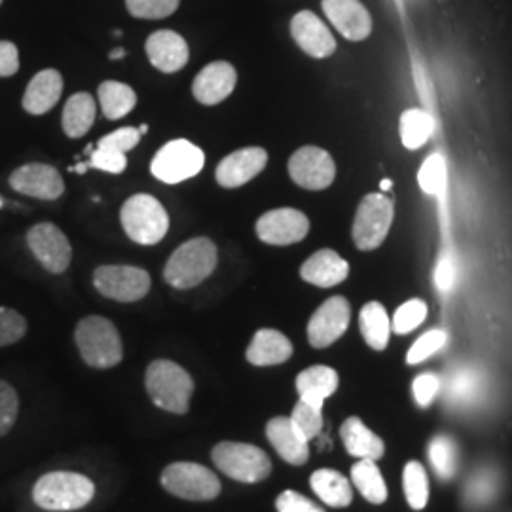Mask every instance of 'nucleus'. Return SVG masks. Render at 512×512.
<instances>
[{
    "instance_id": "23",
    "label": "nucleus",
    "mask_w": 512,
    "mask_h": 512,
    "mask_svg": "<svg viewBox=\"0 0 512 512\" xmlns=\"http://www.w3.org/2000/svg\"><path fill=\"white\" fill-rule=\"evenodd\" d=\"M63 93V76L55 69H44L29 82L23 95V109L33 116H42L54 109Z\"/></svg>"
},
{
    "instance_id": "31",
    "label": "nucleus",
    "mask_w": 512,
    "mask_h": 512,
    "mask_svg": "<svg viewBox=\"0 0 512 512\" xmlns=\"http://www.w3.org/2000/svg\"><path fill=\"white\" fill-rule=\"evenodd\" d=\"M99 105L107 120H120L137 105V95L128 84L107 80L99 86Z\"/></svg>"
},
{
    "instance_id": "12",
    "label": "nucleus",
    "mask_w": 512,
    "mask_h": 512,
    "mask_svg": "<svg viewBox=\"0 0 512 512\" xmlns=\"http://www.w3.org/2000/svg\"><path fill=\"white\" fill-rule=\"evenodd\" d=\"M289 175L306 190H325L334 183L336 165L327 150L319 147L298 148L289 160Z\"/></svg>"
},
{
    "instance_id": "26",
    "label": "nucleus",
    "mask_w": 512,
    "mask_h": 512,
    "mask_svg": "<svg viewBox=\"0 0 512 512\" xmlns=\"http://www.w3.org/2000/svg\"><path fill=\"white\" fill-rule=\"evenodd\" d=\"M340 437L353 458L372 459V461L384 458V440L374 435L359 418L346 420L340 429Z\"/></svg>"
},
{
    "instance_id": "46",
    "label": "nucleus",
    "mask_w": 512,
    "mask_h": 512,
    "mask_svg": "<svg viewBox=\"0 0 512 512\" xmlns=\"http://www.w3.org/2000/svg\"><path fill=\"white\" fill-rule=\"evenodd\" d=\"M440 382L439 378L431 372H425L420 374L414 384H412V391H414V399L416 403L420 404L421 408L429 406V404L435 401L437 393H439Z\"/></svg>"
},
{
    "instance_id": "20",
    "label": "nucleus",
    "mask_w": 512,
    "mask_h": 512,
    "mask_svg": "<svg viewBox=\"0 0 512 512\" xmlns=\"http://www.w3.org/2000/svg\"><path fill=\"white\" fill-rule=\"evenodd\" d=\"M145 48L150 63L162 73H179L190 57L186 40L175 31L152 33Z\"/></svg>"
},
{
    "instance_id": "41",
    "label": "nucleus",
    "mask_w": 512,
    "mask_h": 512,
    "mask_svg": "<svg viewBox=\"0 0 512 512\" xmlns=\"http://www.w3.org/2000/svg\"><path fill=\"white\" fill-rule=\"evenodd\" d=\"M27 332V321L23 315L10 308H0V348L19 342Z\"/></svg>"
},
{
    "instance_id": "24",
    "label": "nucleus",
    "mask_w": 512,
    "mask_h": 512,
    "mask_svg": "<svg viewBox=\"0 0 512 512\" xmlns=\"http://www.w3.org/2000/svg\"><path fill=\"white\" fill-rule=\"evenodd\" d=\"M293 355L291 340L279 330L260 329L247 348V361L255 366L281 365Z\"/></svg>"
},
{
    "instance_id": "37",
    "label": "nucleus",
    "mask_w": 512,
    "mask_h": 512,
    "mask_svg": "<svg viewBox=\"0 0 512 512\" xmlns=\"http://www.w3.org/2000/svg\"><path fill=\"white\" fill-rule=\"evenodd\" d=\"M181 0H126L128 12L133 18L164 19L177 12Z\"/></svg>"
},
{
    "instance_id": "54",
    "label": "nucleus",
    "mask_w": 512,
    "mask_h": 512,
    "mask_svg": "<svg viewBox=\"0 0 512 512\" xmlns=\"http://www.w3.org/2000/svg\"><path fill=\"white\" fill-rule=\"evenodd\" d=\"M0 4H2V0H0Z\"/></svg>"
},
{
    "instance_id": "16",
    "label": "nucleus",
    "mask_w": 512,
    "mask_h": 512,
    "mask_svg": "<svg viewBox=\"0 0 512 512\" xmlns=\"http://www.w3.org/2000/svg\"><path fill=\"white\" fill-rule=\"evenodd\" d=\"M268 165V152L264 148L249 147L236 150L220 160L217 183L222 188H239L253 181Z\"/></svg>"
},
{
    "instance_id": "11",
    "label": "nucleus",
    "mask_w": 512,
    "mask_h": 512,
    "mask_svg": "<svg viewBox=\"0 0 512 512\" xmlns=\"http://www.w3.org/2000/svg\"><path fill=\"white\" fill-rule=\"evenodd\" d=\"M27 245L38 262L50 274H63L73 258V249L67 236L52 224L40 222L27 232Z\"/></svg>"
},
{
    "instance_id": "49",
    "label": "nucleus",
    "mask_w": 512,
    "mask_h": 512,
    "mask_svg": "<svg viewBox=\"0 0 512 512\" xmlns=\"http://www.w3.org/2000/svg\"><path fill=\"white\" fill-rule=\"evenodd\" d=\"M124 55H126V50H124V48H116V50H112V52H110L109 57L112 61H118V59H122Z\"/></svg>"
},
{
    "instance_id": "48",
    "label": "nucleus",
    "mask_w": 512,
    "mask_h": 512,
    "mask_svg": "<svg viewBox=\"0 0 512 512\" xmlns=\"http://www.w3.org/2000/svg\"><path fill=\"white\" fill-rule=\"evenodd\" d=\"M454 279H456V266L452 262L450 256H442L440 258L437 272H435V281L442 293H448L454 287Z\"/></svg>"
},
{
    "instance_id": "36",
    "label": "nucleus",
    "mask_w": 512,
    "mask_h": 512,
    "mask_svg": "<svg viewBox=\"0 0 512 512\" xmlns=\"http://www.w3.org/2000/svg\"><path fill=\"white\" fill-rule=\"evenodd\" d=\"M291 421L304 439L313 440L323 431V406H315L300 399L294 406Z\"/></svg>"
},
{
    "instance_id": "6",
    "label": "nucleus",
    "mask_w": 512,
    "mask_h": 512,
    "mask_svg": "<svg viewBox=\"0 0 512 512\" xmlns=\"http://www.w3.org/2000/svg\"><path fill=\"white\" fill-rule=\"evenodd\" d=\"M211 458L224 475L243 484L262 482L272 473L268 454L245 442H220L213 448Z\"/></svg>"
},
{
    "instance_id": "5",
    "label": "nucleus",
    "mask_w": 512,
    "mask_h": 512,
    "mask_svg": "<svg viewBox=\"0 0 512 512\" xmlns=\"http://www.w3.org/2000/svg\"><path fill=\"white\" fill-rule=\"evenodd\" d=\"M120 220L129 239L139 245H156L169 230V215L164 205L150 194H135L122 205Z\"/></svg>"
},
{
    "instance_id": "9",
    "label": "nucleus",
    "mask_w": 512,
    "mask_h": 512,
    "mask_svg": "<svg viewBox=\"0 0 512 512\" xmlns=\"http://www.w3.org/2000/svg\"><path fill=\"white\" fill-rule=\"evenodd\" d=\"M393 202L385 198L384 194H368L359 205L357 215L353 220L351 236L361 251H374L378 249L393 222Z\"/></svg>"
},
{
    "instance_id": "7",
    "label": "nucleus",
    "mask_w": 512,
    "mask_h": 512,
    "mask_svg": "<svg viewBox=\"0 0 512 512\" xmlns=\"http://www.w3.org/2000/svg\"><path fill=\"white\" fill-rule=\"evenodd\" d=\"M162 486L169 494L186 501H211L219 497V476L198 463H171L162 473Z\"/></svg>"
},
{
    "instance_id": "39",
    "label": "nucleus",
    "mask_w": 512,
    "mask_h": 512,
    "mask_svg": "<svg viewBox=\"0 0 512 512\" xmlns=\"http://www.w3.org/2000/svg\"><path fill=\"white\" fill-rule=\"evenodd\" d=\"M427 317V304L423 300H408L399 310L395 311L393 317V330L397 334H408L414 329H418L421 323Z\"/></svg>"
},
{
    "instance_id": "25",
    "label": "nucleus",
    "mask_w": 512,
    "mask_h": 512,
    "mask_svg": "<svg viewBox=\"0 0 512 512\" xmlns=\"http://www.w3.org/2000/svg\"><path fill=\"white\" fill-rule=\"evenodd\" d=\"M338 384V372L330 366H311L300 372L296 378V389L300 399L315 406H323L325 401L334 395Z\"/></svg>"
},
{
    "instance_id": "44",
    "label": "nucleus",
    "mask_w": 512,
    "mask_h": 512,
    "mask_svg": "<svg viewBox=\"0 0 512 512\" xmlns=\"http://www.w3.org/2000/svg\"><path fill=\"white\" fill-rule=\"evenodd\" d=\"M141 137H143V133L139 131V128H120L105 135L103 139H99L97 147L112 148L116 152L128 154L129 150H133L139 145Z\"/></svg>"
},
{
    "instance_id": "33",
    "label": "nucleus",
    "mask_w": 512,
    "mask_h": 512,
    "mask_svg": "<svg viewBox=\"0 0 512 512\" xmlns=\"http://www.w3.org/2000/svg\"><path fill=\"white\" fill-rule=\"evenodd\" d=\"M458 456V446L450 437L439 435V437L431 440V444H429V459L433 463L435 473L442 480H450L452 476L456 475V471H458Z\"/></svg>"
},
{
    "instance_id": "53",
    "label": "nucleus",
    "mask_w": 512,
    "mask_h": 512,
    "mask_svg": "<svg viewBox=\"0 0 512 512\" xmlns=\"http://www.w3.org/2000/svg\"><path fill=\"white\" fill-rule=\"evenodd\" d=\"M0 207H2V198H0Z\"/></svg>"
},
{
    "instance_id": "51",
    "label": "nucleus",
    "mask_w": 512,
    "mask_h": 512,
    "mask_svg": "<svg viewBox=\"0 0 512 512\" xmlns=\"http://www.w3.org/2000/svg\"><path fill=\"white\" fill-rule=\"evenodd\" d=\"M391 186H393V183H391L389 179H384V181H382V184H380V188H382L384 192H387V190H391Z\"/></svg>"
},
{
    "instance_id": "29",
    "label": "nucleus",
    "mask_w": 512,
    "mask_h": 512,
    "mask_svg": "<svg viewBox=\"0 0 512 512\" xmlns=\"http://www.w3.org/2000/svg\"><path fill=\"white\" fill-rule=\"evenodd\" d=\"M359 327L366 344L376 351L387 348L389 334H391V321L380 302H368L359 315Z\"/></svg>"
},
{
    "instance_id": "14",
    "label": "nucleus",
    "mask_w": 512,
    "mask_h": 512,
    "mask_svg": "<svg viewBox=\"0 0 512 512\" xmlns=\"http://www.w3.org/2000/svg\"><path fill=\"white\" fill-rule=\"evenodd\" d=\"M351 306L344 296H332L311 315L308 340L313 348H329L349 327Z\"/></svg>"
},
{
    "instance_id": "27",
    "label": "nucleus",
    "mask_w": 512,
    "mask_h": 512,
    "mask_svg": "<svg viewBox=\"0 0 512 512\" xmlns=\"http://www.w3.org/2000/svg\"><path fill=\"white\" fill-rule=\"evenodd\" d=\"M310 484L315 495L334 509H344L353 501L351 482L338 471L319 469L311 475Z\"/></svg>"
},
{
    "instance_id": "50",
    "label": "nucleus",
    "mask_w": 512,
    "mask_h": 512,
    "mask_svg": "<svg viewBox=\"0 0 512 512\" xmlns=\"http://www.w3.org/2000/svg\"><path fill=\"white\" fill-rule=\"evenodd\" d=\"M88 167H90V165L80 164L76 165V167H71V171H78V173H86V171H88Z\"/></svg>"
},
{
    "instance_id": "10",
    "label": "nucleus",
    "mask_w": 512,
    "mask_h": 512,
    "mask_svg": "<svg viewBox=\"0 0 512 512\" xmlns=\"http://www.w3.org/2000/svg\"><path fill=\"white\" fill-rule=\"evenodd\" d=\"M93 285L105 298L116 302H137L150 291V275L135 266H99Z\"/></svg>"
},
{
    "instance_id": "21",
    "label": "nucleus",
    "mask_w": 512,
    "mask_h": 512,
    "mask_svg": "<svg viewBox=\"0 0 512 512\" xmlns=\"http://www.w3.org/2000/svg\"><path fill=\"white\" fill-rule=\"evenodd\" d=\"M349 275V264L332 249H321L311 255L300 268V277L321 289H330L346 281Z\"/></svg>"
},
{
    "instance_id": "45",
    "label": "nucleus",
    "mask_w": 512,
    "mask_h": 512,
    "mask_svg": "<svg viewBox=\"0 0 512 512\" xmlns=\"http://www.w3.org/2000/svg\"><path fill=\"white\" fill-rule=\"evenodd\" d=\"M277 512H325L319 505H315L306 495L287 490L277 497L275 501Z\"/></svg>"
},
{
    "instance_id": "3",
    "label": "nucleus",
    "mask_w": 512,
    "mask_h": 512,
    "mask_svg": "<svg viewBox=\"0 0 512 512\" xmlns=\"http://www.w3.org/2000/svg\"><path fill=\"white\" fill-rule=\"evenodd\" d=\"M147 391L152 403L171 414H186L194 393V382L183 366L158 359L147 370Z\"/></svg>"
},
{
    "instance_id": "1",
    "label": "nucleus",
    "mask_w": 512,
    "mask_h": 512,
    "mask_svg": "<svg viewBox=\"0 0 512 512\" xmlns=\"http://www.w3.org/2000/svg\"><path fill=\"white\" fill-rule=\"evenodd\" d=\"M219 264L217 245L209 238L183 243L165 264L164 279L175 289L186 291L203 283Z\"/></svg>"
},
{
    "instance_id": "40",
    "label": "nucleus",
    "mask_w": 512,
    "mask_h": 512,
    "mask_svg": "<svg viewBox=\"0 0 512 512\" xmlns=\"http://www.w3.org/2000/svg\"><path fill=\"white\" fill-rule=\"evenodd\" d=\"M497 476L492 471H478L471 482L469 488H465V497L471 505H486L494 499L497 494Z\"/></svg>"
},
{
    "instance_id": "35",
    "label": "nucleus",
    "mask_w": 512,
    "mask_h": 512,
    "mask_svg": "<svg viewBox=\"0 0 512 512\" xmlns=\"http://www.w3.org/2000/svg\"><path fill=\"white\" fill-rule=\"evenodd\" d=\"M446 181H448V169H446L444 156L431 154L421 165L420 175H418L421 190L431 196H439L446 188Z\"/></svg>"
},
{
    "instance_id": "34",
    "label": "nucleus",
    "mask_w": 512,
    "mask_h": 512,
    "mask_svg": "<svg viewBox=\"0 0 512 512\" xmlns=\"http://www.w3.org/2000/svg\"><path fill=\"white\" fill-rule=\"evenodd\" d=\"M404 494L406 501L414 511L425 509L429 501V478L423 469V465L418 461H410L404 467Z\"/></svg>"
},
{
    "instance_id": "52",
    "label": "nucleus",
    "mask_w": 512,
    "mask_h": 512,
    "mask_svg": "<svg viewBox=\"0 0 512 512\" xmlns=\"http://www.w3.org/2000/svg\"><path fill=\"white\" fill-rule=\"evenodd\" d=\"M139 131H141V133H143V135H145V133H147V131H148L147 124H143V126H141V128H139Z\"/></svg>"
},
{
    "instance_id": "15",
    "label": "nucleus",
    "mask_w": 512,
    "mask_h": 512,
    "mask_svg": "<svg viewBox=\"0 0 512 512\" xmlns=\"http://www.w3.org/2000/svg\"><path fill=\"white\" fill-rule=\"evenodd\" d=\"M10 186L19 194L44 202H54L65 192L63 177L48 164L21 165L10 175Z\"/></svg>"
},
{
    "instance_id": "13",
    "label": "nucleus",
    "mask_w": 512,
    "mask_h": 512,
    "mask_svg": "<svg viewBox=\"0 0 512 512\" xmlns=\"http://www.w3.org/2000/svg\"><path fill=\"white\" fill-rule=\"evenodd\" d=\"M310 232V220L308 217L291 207H281L274 209L266 215H262L256 222V236L260 241L268 245H293L308 236Z\"/></svg>"
},
{
    "instance_id": "2",
    "label": "nucleus",
    "mask_w": 512,
    "mask_h": 512,
    "mask_svg": "<svg viewBox=\"0 0 512 512\" xmlns=\"http://www.w3.org/2000/svg\"><path fill=\"white\" fill-rule=\"evenodd\" d=\"M95 495V486L88 476L71 471H54L38 478L33 499L44 511L69 512L84 509Z\"/></svg>"
},
{
    "instance_id": "30",
    "label": "nucleus",
    "mask_w": 512,
    "mask_h": 512,
    "mask_svg": "<svg viewBox=\"0 0 512 512\" xmlns=\"http://www.w3.org/2000/svg\"><path fill=\"white\" fill-rule=\"evenodd\" d=\"M351 482L363 494L366 501L374 505H382L387 499V484L376 461L372 459H359L351 467Z\"/></svg>"
},
{
    "instance_id": "18",
    "label": "nucleus",
    "mask_w": 512,
    "mask_h": 512,
    "mask_svg": "<svg viewBox=\"0 0 512 512\" xmlns=\"http://www.w3.org/2000/svg\"><path fill=\"white\" fill-rule=\"evenodd\" d=\"M238 73L226 61H215L203 67L194 78L192 93L202 105H219L230 93L236 90Z\"/></svg>"
},
{
    "instance_id": "47",
    "label": "nucleus",
    "mask_w": 512,
    "mask_h": 512,
    "mask_svg": "<svg viewBox=\"0 0 512 512\" xmlns=\"http://www.w3.org/2000/svg\"><path fill=\"white\" fill-rule=\"evenodd\" d=\"M19 71V52L16 44L0 40V78L14 76Z\"/></svg>"
},
{
    "instance_id": "42",
    "label": "nucleus",
    "mask_w": 512,
    "mask_h": 512,
    "mask_svg": "<svg viewBox=\"0 0 512 512\" xmlns=\"http://www.w3.org/2000/svg\"><path fill=\"white\" fill-rule=\"evenodd\" d=\"M19 399L16 389L0 380V437H4L18 420Z\"/></svg>"
},
{
    "instance_id": "32",
    "label": "nucleus",
    "mask_w": 512,
    "mask_h": 512,
    "mask_svg": "<svg viewBox=\"0 0 512 512\" xmlns=\"http://www.w3.org/2000/svg\"><path fill=\"white\" fill-rule=\"evenodd\" d=\"M435 131V120L425 110L410 109L401 116V139L408 150H418Z\"/></svg>"
},
{
    "instance_id": "8",
    "label": "nucleus",
    "mask_w": 512,
    "mask_h": 512,
    "mask_svg": "<svg viewBox=\"0 0 512 512\" xmlns=\"http://www.w3.org/2000/svg\"><path fill=\"white\" fill-rule=\"evenodd\" d=\"M205 165L202 148L186 139L169 141L160 148L150 164L152 175L165 184H179L196 177Z\"/></svg>"
},
{
    "instance_id": "28",
    "label": "nucleus",
    "mask_w": 512,
    "mask_h": 512,
    "mask_svg": "<svg viewBox=\"0 0 512 512\" xmlns=\"http://www.w3.org/2000/svg\"><path fill=\"white\" fill-rule=\"evenodd\" d=\"M97 105L90 93H74L63 109V131L71 139L84 137L95 122Z\"/></svg>"
},
{
    "instance_id": "43",
    "label": "nucleus",
    "mask_w": 512,
    "mask_h": 512,
    "mask_svg": "<svg viewBox=\"0 0 512 512\" xmlns=\"http://www.w3.org/2000/svg\"><path fill=\"white\" fill-rule=\"evenodd\" d=\"M90 167L105 171V173H112L118 175L122 171H126L128 167V158L122 152H116L112 148L95 147L90 158Z\"/></svg>"
},
{
    "instance_id": "38",
    "label": "nucleus",
    "mask_w": 512,
    "mask_h": 512,
    "mask_svg": "<svg viewBox=\"0 0 512 512\" xmlns=\"http://www.w3.org/2000/svg\"><path fill=\"white\" fill-rule=\"evenodd\" d=\"M446 340H448V334L444 330L435 329L425 332L408 351L406 363L408 365H420L425 359H429L433 353H437V351L444 348Z\"/></svg>"
},
{
    "instance_id": "17",
    "label": "nucleus",
    "mask_w": 512,
    "mask_h": 512,
    "mask_svg": "<svg viewBox=\"0 0 512 512\" xmlns=\"http://www.w3.org/2000/svg\"><path fill=\"white\" fill-rule=\"evenodd\" d=\"M323 12L336 31L351 42L370 37L372 18L359 0H323Z\"/></svg>"
},
{
    "instance_id": "22",
    "label": "nucleus",
    "mask_w": 512,
    "mask_h": 512,
    "mask_svg": "<svg viewBox=\"0 0 512 512\" xmlns=\"http://www.w3.org/2000/svg\"><path fill=\"white\" fill-rule=\"evenodd\" d=\"M266 435L275 452L291 465H304L310 458V440L293 425L291 418H274L266 425Z\"/></svg>"
},
{
    "instance_id": "4",
    "label": "nucleus",
    "mask_w": 512,
    "mask_h": 512,
    "mask_svg": "<svg viewBox=\"0 0 512 512\" xmlns=\"http://www.w3.org/2000/svg\"><path fill=\"white\" fill-rule=\"evenodd\" d=\"M74 340L82 359L93 368H112L120 365L124 357L118 330L101 315L82 319L74 332Z\"/></svg>"
},
{
    "instance_id": "19",
    "label": "nucleus",
    "mask_w": 512,
    "mask_h": 512,
    "mask_svg": "<svg viewBox=\"0 0 512 512\" xmlns=\"http://www.w3.org/2000/svg\"><path fill=\"white\" fill-rule=\"evenodd\" d=\"M291 35L294 42L315 59L329 57L336 50V40L329 27L310 10H302L294 16L291 21Z\"/></svg>"
}]
</instances>
